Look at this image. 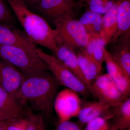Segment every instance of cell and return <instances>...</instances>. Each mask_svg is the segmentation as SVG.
I'll use <instances>...</instances> for the list:
<instances>
[{
    "mask_svg": "<svg viewBox=\"0 0 130 130\" xmlns=\"http://www.w3.org/2000/svg\"><path fill=\"white\" fill-rule=\"evenodd\" d=\"M89 0H79L77 3V5L78 7H82Z\"/></svg>",
    "mask_w": 130,
    "mask_h": 130,
    "instance_id": "f546056e",
    "label": "cell"
},
{
    "mask_svg": "<svg viewBox=\"0 0 130 130\" xmlns=\"http://www.w3.org/2000/svg\"><path fill=\"white\" fill-rule=\"evenodd\" d=\"M79 68L87 87L93 83L101 74V69L84 50L80 49L75 51Z\"/></svg>",
    "mask_w": 130,
    "mask_h": 130,
    "instance_id": "e0dca14e",
    "label": "cell"
},
{
    "mask_svg": "<svg viewBox=\"0 0 130 130\" xmlns=\"http://www.w3.org/2000/svg\"><path fill=\"white\" fill-rule=\"evenodd\" d=\"M0 111L11 118H24L23 106L16 98L0 86Z\"/></svg>",
    "mask_w": 130,
    "mask_h": 130,
    "instance_id": "ac0fdd59",
    "label": "cell"
},
{
    "mask_svg": "<svg viewBox=\"0 0 130 130\" xmlns=\"http://www.w3.org/2000/svg\"><path fill=\"white\" fill-rule=\"evenodd\" d=\"M36 50L60 85L74 90L84 98L89 96L88 87L53 55L47 54L40 48H36Z\"/></svg>",
    "mask_w": 130,
    "mask_h": 130,
    "instance_id": "5b68a950",
    "label": "cell"
},
{
    "mask_svg": "<svg viewBox=\"0 0 130 130\" xmlns=\"http://www.w3.org/2000/svg\"><path fill=\"white\" fill-rule=\"evenodd\" d=\"M53 55L69 68L86 85L79 68L76 52L74 50L62 43H59Z\"/></svg>",
    "mask_w": 130,
    "mask_h": 130,
    "instance_id": "2e32d148",
    "label": "cell"
},
{
    "mask_svg": "<svg viewBox=\"0 0 130 130\" xmlns=\"http://www.w3.org/2000/svg\"></svg>",
    "mask_w": 130,
    "mask_h": 130,
    "instance_id": "836d02e7",
    "label": "cell"
},
{
    "mask_svg": "<svg viewBox=\"0 0 130 130\" xmlns=\"http://www.w3.org/2000/svg\"><path fill=\"white\" fill-rule=\"evenodd\" d=\"M36 49L0 44V59L17 68L24 77L48 71Z\"/></svg>",
    "mask_w": 130,
    "mask_h": 130,
    "instance_id": "3957f363",
    "label": "cell"
},
{
    "mask_svg": "<svg viewBox=\"0 0 130 130\" xmlns=\"http://www.w3.org/2000/svg\"><path fill=\"white\" fill-rule=\"evenodd\" d=\"M76 91L66 88L58 92L54 105V109L59 121H67L77 117L81 109L83 100Z\"/></svg>",
    "mask_w": 130,
    "mask_h": 130,
    "instance_id": "52a82bcc",
    "label": "cell"
},
{
    "mask_svg": "<svg viewBox=\"0 0 130 130\" xmlns=\"http://www.w3.org/2000/svg\"><path fill=\"white\" fill-rule=\"evenodd\" d=\"M110 107L97 101L85 102L83 100L81 109L77 116L78 121L82 124H86L98 117H102L107 120L110 119Z\"/></svg>",
    "mask_w": 130,
    "mask_h": 130,
    "instance_id": "7c38bea8",
    "label": "cell"
},
{
    "mask_svg": "<svg viewBox=\"0 0 130 130\" xmlns=\"http://www.w3.org/2000/svg\"><path fill=\"white\" fill-rule=\"evenodd\" d=\"M14 19L11 12L2 0H0V23L12 25Z\"/></svg>",
    "mask_w": 130,
    "mask_h": 130,
    "instance_id": "484cf974",
    "label": "cell"
},
{
    "mask_svg": "<svg viewBox=\"0 0 130 130\" xmlns=\"http://www.w3.org/2000/svg\"><path fill=\"white\" fill-rule=\"evenodd\" d=\"M6 1L30 41L53 53L59 40L55 29L50 27L45 19L32 12L22 0Z\"/></svg>",
    "mask_w": 130,
    "mask_h": 130,
    "instance_id": "7a4b0ae2",
    "label": "cell"
},
{
    "mask_svg": "<svg viewBox=\"0 0 130 130\" xmlns=\"http://www.w3.org/2000/svg\"><path fill=\"white\" fill-rule=\"evenodd\" d=\"M89 40L88 45L84 50L86 54L90 57L102 70L105 60V46L99 35H89Z\"/></svg>",
    "mask_w": 130,
    "mask_h": 130,
    "instance_id": "ffe728a7",
    "label": "cell"
},
{
    "mask_svg": "<svg viewBox=\"0 0 130 130\" xmlns=\"http://www.w3.org/2000/svg\"><path fill=\"white\" fill-rule=\"evenodd\" d=\"M10 118H11L7 115L0 111V121H5Z\"/></svg>",
    "mask_w": 130,
    "mask_h": 130,
    "instance_id": "f1b7e54d",
    "label": "cell"
},
{
    "mask_svg": "<svg viewBox=\"0 0 130 130\" xmlns=\"http://www.w3.org/2000/svg\"><path fill=\"white\" fill-rule=\"evenodd\" d=\"M0 44L36 48L24 31L9 24L0 23Z\"/></svg>",
    "mask_w": 130,
    "mask_h": 130,
    "instance_id": "30bf717a",
    "label": "cell"
},
{
    "mask_svg": "<svg viewBox=\"0 0 130 130\" xmlns=\"http://www.w3.org/2000/svg\"><path fill=\"white\" fill-rule=\"evenodd\" d=\"M6 130H26L27 118H11L5 121Z\"/></svg>",
    "mask_w": 130,
    "mask_h": 130,
    "instance_id": "603a6c76",
    "label": "cell"
},
{
    "mask_svg": "<svg viewBox=\"0 0 130 130\" xmlns=\"http://www.w3.org/2000/svg\"><path fill=\"white\" fill-rule=\"evenodd\" d=\"M24 76L16 67L0 59V86L16 98Z\"/></svg>",
    "mask_w": 130,
    "mask_h": 130,
    "instance_id": "9c48e42d",
    "label": "cell"
},
{
    "mask_svg": "<svg viewBox=\"0 0 130 130\" xmlns=\"http://www.w3.org/2000/svg\"><path fill=\"white\" fill-rule=\"evenodd\" d=\"M56 130H81L79 126L77 123L70 120L59 121Z\"/></svg>",
    "mask_w": 130,
    "mask_h": 130,
    "instance_id": "4316f807",
    "label": "cell"
},
{
    "mask_svg": "<svg viewBox=\"0 0 130 130\" xmlns=\"http://www.w3.org/2000/svg\"><path fill=\"white\" fill-rule=\"evenodd\" d=\"M107 74L114 81L119 90L125 97H129L130 77L125 72L105 48V60Z\"/></svg>",
    "mask_w": 130,
    "mask_h": 130,
    "instance_id": "8fae6325",
    "label": "cell"
},
{
    "mask_svg": "<svg viewBox=\"0 0 130 130\" xmlns=\"http://www.w3.org/2000/svg\"><path fill=\"white\" fill-rule=\"evenodd\" d=\"M53 22L59 37L58 43H62L74 51L86 48L89 36L75 14H65Z\"/></svg>",
    "mask_w": 130,
    "mask_h": 130,
    "instance_id": "277c9868",
    "label": "cell"
},
{
    "mask_svg": "<svg viewBox=\"0 0 130 130\" xmlns=\"http://www.w3.org/2000/svg\"><path fill=\"white\" fill-rule=\"evenodd\" d=\"M85 130H110V124L106 119L98 117L87 123Z\"/></svg>",
    "mask_w": 130,
    "mask_h": 130,
    "instance_id": "cb8c5ba5",
    "label": "cell"
},
{
    "mask_svg": "<svg viewBox=\"0 0 130 130\" xmlns=\"http://www.w3.org/2000/svg\"><path fill=\"white\" fill-rule=\"evenodd\" d=\"M79 0H66L67 2L68 3L72 4V5H76L77 7V3L79 1Z\"/></svg>",
    "mask_w": 130,
    "mask_h": 130,
    "instance_id": "1f68e13d",
    "label": "cell"
},
{
    "mask_svg": "<svg viewBox=\"0 0 130 130\" xmlns=\"http://www.w3.org/2000/svg\"><path fill=\"white\" fill-rule=\"evenodd\" d=\"M60 85L49 71L24 77L16 99L24 106L26 103L32 109L45 116H50Z\"/></svg>",
    "mask_w": 130,
    "mask_h": 130,
    "instance_id": "6da1fadb",
    "label": "cell"
},
{
    "mask_svg": "<svg viewBox=\"0 0 130 130\" xmlns=\"http://www.w3.org/2000/svg\"><path fill=\"white\" fill-rule=\"evenodd\" d=\"M117 0H89L85 4L87 11L102 14L106 13Z\"/></svg>",
    "mask_w": 130,
    "mask_h": 130,
    "instance_id": "7402d4cb",
    "label": "cell"
},
{
    "mask_svg": "<svg viewBox=\"0 0 130 130\" xmlns=\"http://www.w3.org/2000/svg\"><path fill=\"white\" fill-rule=\"evenodd\" d=\"M5 121H0V130H6Z\"/></svg>",
    "mask_w": 130,
    "mask_h": 130,
    "instance_id": "4dcf8cb0",
    "label": "cell"
},
{
    "mask_svg": "<svg viewBox=\"0 0 130 130\" xmlns=\"http://www.w3.org/2000/svg\"><path fill=\"white\" fill-rule=\"evenodd\" d=\"M109 111L113 121L110 125V130H125L130 128V97L116 106L110 107Z\"/></svg>",
    "mask_w": 130,
    "mask_h": 130,
    "instance_id": "5bb4252c",
    "label": "cell"
},
{
    "mask_svg": "<svg viewBox=\"0 0 130 130\" xmlns=\"http://www.w3.org/2000/svg\"><path fill=\"white\" fill-rule=\"evenodd\" d=\"M111 43L109 53L130 77V37L119 38Z\"/></svg>",
    "mask_w": 130,
    "mask_h": 130,
    "instance_id": "9a60e30c",
    "label": "cell"
},
{
    "mask_svg": "<svg viewBox=\"0 0 130 130\" xmlns=\"http://www.w3.org/2000/svg\"><path fill=\"white\" fill-rule=\"evenodd\" d=\"M88 88L96 101L110 107L118 105L126 98L107 73L101 74Z\"/></svg>",
    "mask_w": 130,
    "mask_h": 130,
    "instance_id": "8992f818",
    "label": "cell"
},
{
    "mask_svg": "<svg viewBox=\"0 0 130 130\" xmlns=\"http://www.w3.org/2000/svg\"><path fill=\"white\" fill-rule=\"evenodd\" d=\"M117 25V33L111 43L121 38L130 37V0H120Z\"/></svg>",
    "mask_w": 130,
    "mask_h": 130,
    "instance_id": "d6986e66",
    "label": "cell"
},
{
    "mask_svg": "<svg viewBox=\"0 0 130 130\" xmlns=\"http://www.w3.org/2000/svg\"><path fill=\"white\" fill-rule=\"evenodd\" d=\"M28 8L32 9L40 2V0H22Z\"/></svg>",
    "mask_w": 130,
    "mask_h": 130,
    "instance_id": "83f0119b",
    "label": "cell"
},
{
    "mask_svg": "<svg viewBox=\"0 0 130 130\" xmlns=\"http://www.w3.org/2000/svg\"><path fill=\"white\" fill-rule=\"evenodd\" d=\"M126 130H130V128H129V129H127Z\"/></svg>",
    "mask_w": 130,
    "mask_h": 130,
    "instance_id": "d6a6232c",
    "label": "cell"
},
{
    "mask_svg": "<svg viewBox=\"0 0 130 130\" xmlns=\"http://www.w3.org/2000/svg\"><path fill=\"white\" fill-rule=\"evenodd\" d=\"M103 15L96 13L86 11L79 21L89 35H99L102 26Z\"/></svg>",
    "mask_w": 130,
    "mask_h": 130,
    "instance_id": "44dd1931",
    "label": "cell"
},
{
    "mask_svg": "<svg viewBox=\"0 0 130 130\" xmlns=\"http://www.w3.org/2000/svg\"><path fill=\"white\" fill-rule=\"evenodd\" d=\"M27 119L28 124L26 130H44L43 119L41 115L31 114Z\"/></svg>",
    "mask_w": 130,
    "mask_h": 130,
    "instance_id": "d4e9b609",
    "label": "cell"
},
{
    "mask_svg": "<svg viewBox=\"0 0 130 130\" xmlns=\"http://www.w3.org/2000/svg\"><path fill=\"white\" fill-rule=\"evenodd\" d=\"M77 7L66 0H40L32 9L45 19L53 21L65 14H75L74 9Z\"/></svg>",
    "mask_w": 130,
    "mask_h": 130,
    "instance_id": "ba28073f",
    "label": "cell"
},
{
    "mask_svg": "<svg viewBox=\"0 0 130 130\" xmlns=\"http://www.w3.org/2000/svg\"><path fill=\"white\" fill-rule=\"evenodd\" d=\"M120 0H117L113 6L103 16L102 26L100 36L105 46L111 43L118 31L117 14Z\"/></svg>",
    "mask_w": 130,
    "mask_h": 130,
    "instance_id": "4fadbf2b",
    "label": "cell"
}]
</instances>
